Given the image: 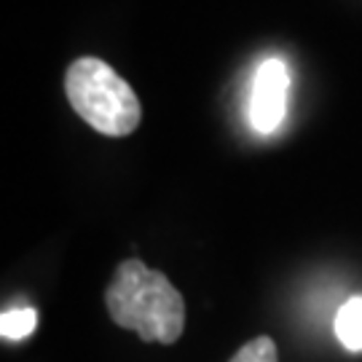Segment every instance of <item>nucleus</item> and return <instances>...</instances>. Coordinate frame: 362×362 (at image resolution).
Returning a JSON list of instances; mask_svg holds the SVG:
<instances>
[{
	"label": "nucleus",
	"instance_id": "2",
	"mask_svg": "<svg viewBox=\"0 0 362 362\" xmlns=\"http://www.w3.org/2000/svg\"><path fill=\"white\" fill-rule=\"evenodd\" d=\"M65 91L73 110L100 134L127 137L143 121L134 89L97 57H81L67 67Z\"/></svg>",
	"mask_w": 362,
	"mask_h": 362
},
{
	"label": "nucleus",
	"instance_id": "6",
	"mask_svg": "<svg viewBox=\"0 0 362 362\" xmlns=\"http://www.w3.org/2000/svg\"><path fill=\"white\" fill-rule=\"evenodd\" d=\"M231 362H279V351L269 336H258L247 341L242 349L231 357Z\"/></svg>",
	"mask_w": 362,
	"mask_h": 362
},
{
	"label": "nucleus",
	"instance_id": "4",
	"mask_svg": "<svg viewBox=\"0 0 362 362\" xmlns=\"http://www.w3.org/2000/svg\"><path fill=\"white\" fill-rule=\"evenodd\" d=\"M336 338L349 351H362V296H354L341 303L333 322Z\"/></svg>",
	"mask_w": 362,
	"mask_h": 362
},
{
	"label": "nucleus",
	"instance_id": "3",
	"mask_svg": "<svg viewBox=\"0 0 362 362\" xmlns=\"http://www.w3.org/2000/svg\"><path fill=\"white\" fill-rule=\"evenodd\" d=\"M287 91H290V73L282 59H266L252 78L250 107L247 116L252 129L260 134L279 129L287 116Z\"/></svg>",
	"mask_w": 362,
	"mask_h": 362
},
{
	"label": "nucleus",
	"instance_id": "1",
	"mask_svg": "<svg viewBox=\"0 0 362 362\" xmlns=\"http://www.w3.org/2000/svg\"><path fill=\"white\" fill-rule=\"evenodd\" d=\"M110 320L148 344H175L185 330V300L167 274L140 258L124 260L105 290Z\"/></svg>",
	"mask_w": 362,
	"mask_h": 362
},
{
	"label": "nucleus",
	"instance_id": "5",
	"mask_svg": "<svg viewBox=\"0 0 362 362\" xmlns=\"http://www.w3.org/2000/svg\"><path fill=\"white\" fill-rule=\"evenodd\" d=\"M35 327H38V311L30 306L6 309L0 314V336L6 341H22V338L33 336Z\"/></svg>",
	"mask_w": 362,
	"mask_h": 362
}]
</instances>
